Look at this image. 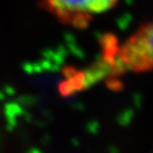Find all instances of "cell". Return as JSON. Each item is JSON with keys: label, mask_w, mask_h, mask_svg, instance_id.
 Listing matches in <instances>:
<instances>
[{"label": "cell", "mask_w": 153, "mask_h": 153, "mask_svg": "<svg viewBox=\"0 0 153 153\" xmlns=\"http://www.w3.org/2000/svg\"><path fill=\"white\" fill-rule=\"evenodd\" d=\"M119 0H44L46 9L61 22L84 27L97 15L113 9Z\"/></svg>", "instance_id": "cell-1"}, {"label": "cell", "mask_w": 153, "mask_h": 153, "mask_svg": "<svg viewBox=\"0 0 153 153\" xmlns=\"http://www.w3.org/2000/svg\"><path fill=\"white\" fill-rule=\"evenodd\" d=\"M120 68L135 72L153 70V22L139 28L118 50Z\"/></svg>", "instance_id": "cell-2"}]
</instances>
